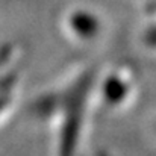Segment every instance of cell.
Wrapping results in <instances>:
<instances>
[{
  "instance_id": "6da1fadb",
  "label": "cell",
  "mask_w": 156,
  "mask_h": 156,
  "mask_svg": "<svg viewBox=\"0 0 156 156\" xmlns=\"http://www.w3.org/2000/svg\"><path fill=\"white\" fill-rule=\"evenodd\" d=\"M129 94V85L126 80L120 79V77H111L106 87V96L111 102L114 103H120L121 100H124Z\"/></svg>"
}]
</instances>
